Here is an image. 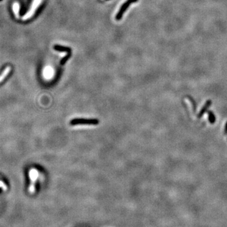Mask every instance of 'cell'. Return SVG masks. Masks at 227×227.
I'll use <instances>...</instances> for the list:
<instances>
[{
	"label": "cell",
	"instance_id": "2",
	"mask_svg": "<svg viewBox=\"0 0 227 227\" xmlns=\"http://www.w3.org/2000/svg\"><path fill=\"white\" fill-rule=\"evenodd\" d=\"M42 2V0H33L32 3L31 4V7L29 10V11L27 12V13H25L22 18L23 21H26V20H29V18H32L34 16V13H35L36 10L39 8Z\"/></svg>",
	"mask_w": 227,
	"mask_h": 227
},
{
	"label": "cell",
	"instance_id": "4",
	"mask_svg": "<svg viewBox=\"0 0 227 227\" xmlns=\"http://www.w3.org/2000/svg\"><path fill=\"white\" fill-rule=\"evenodd\" d=\"M20 5L18 2H14L12 5V10L15 17L17 18H20Z\"/></svg>",
	"mask_w": 227,
	"mask_h": 227
},
{
	"label": "cell",
	"instance_id": "6",
	"mask_svg": "<svg viewBox=\"0 0 227 227\" xmlns=\"http://www.w3.org/2000/svg\"><path fill=\"white\" fill-rule=\"evenodd\" d=\"M54 49L57 51H61V52H71V49L69 48L64 47V46H61L59 45H55L54 46Z\"/></svg>",
	"mask_w": 227,
	"mask_h": 227
},
{
	"label": "cell",
	"instance_id": "7",
	"mask_svg": "<svg viewBox=\"0 0 227 227\" xmlns=\"http://www.w3.org/2000/svg\"><path fill=\"white\" fill-rule=\"evenodd\" d=\"M211 104V101H210V100L207 101V102L206 103L205 105L203 106V107L202 108V109H201V111H200V112H199V117H200L202 116V115L203 114H204L206 111H207V109H208V107L210 106Z\"/></svg>",
	"mask_w": 227,
	"mask_h": 227
},
{
	"label": "cell",
	"instance_id": "9",
	"mask_svg": "<svg viewBox=\"0 0 227 227\" xmlns=\"http://www.w3.org/2000/svg\"><path fill=\"white\" fill-rule=\"evenodd\" d=\"M209 120L210 123H211V124H213L215 122V117L213 113L209 112Z\"/></svg>",
	"mask_w": 227,
	"mask_h": 227
},
{
	"label": "cell",
	"instance_id": "5",
	"mask_svg": "<svg viewBox=\"0 0 227 227\" xmlns=\"http://www.w3.org/2000/svg\"><path fill=\"white\" fill-rule=\"evenodd\" d=\"M11 70L12 68L10 66H7V68H4V70L2 72V73L0 75V83H1V82L7 78V76L10 73V71H11Z\"/></svg>",
	"mask_w": 227,
	"mask_h": 227
},
{
	"label": "cell",
	"instance_id": "10",
	"mask_svg": "<svg viewBox=\"0 0 227 227\" xmlns=\"http://www.w3.org/2000/svg\"><path fill=\"white\" fill-rule=\"evenodd\" d=\"M0 188H1L3 190H7L8 189L7 185L5 184L3 181H1V180H0Z\"/></svg>",
	"mask_w": 227,
	"mask_h": 227
},
{
	"label": "cell",
	"instance_id": "11",
	"mask_svg": "<svg viewBox=\"0 0 227 227\" xmlns=\"http://www.w3.org/2000/svg\"><path fill=\"white\" fill-rule=\"evenodd\" d=\"M225 134L227 133V122H226V124L225 128Z\"/></svg>",
	"mask_w": 227,
	"mask_h": 227
},
{
	"label": "cell",
	"instance_id": "1",
	"mask_svg": "<svg viewBox=\"0 0 227 227\" xmlns=\"http://www.w3.org/2000/svg\"><path fill=\"white\" fill-rule=\"evenodd\" d=\"M99 121L96 119H83V118H76L72 119L70 124L71 126L76 125H97Z\"/></svg>",
	"mask_w": 227,
	"mask_h": 227
},
{
	"label": "cell",
	"instance_id": "3",
	"mask_svg": "<svg viewBox=\"0 0 227 227\" xmlns=\"http://www.w3.org/2000/svg\"><path fill=\"white\" fill-rule=\"evenodd\" d=\"M137 1H138V0H127L126 2H125L124 3L122 4V6L121 7L119 11L118 12V13L116 15V20H119L120 19H121L122 17V15H123L124 13L126 11V10L128 8V7H130L132 3H135Z\"/></svg>",
	"mask_w": 227,
	"mask_h": 227
},
{
	"label": "cell",
	"instance_id": "8",
	"mask_svg": "<svg viewBox=\"0 0 227 227\" xmlns=\"http://www.w3.org/2000/svg\"><path fill=\"white\" fill-rule=\"evenodd\" d=\"M70 56H71V54L69 53L68 55L64 57V58H63V59H61V61H60V64H61V65L64 64L66 63V62L67 61H68V59L70 58Z\"/></svg>",
	"mask_w": 227,
	"mask_h": 227
}]
</instances>
